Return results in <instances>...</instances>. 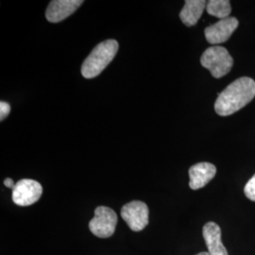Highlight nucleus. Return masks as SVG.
<instances>
[{
  "label": "nucleus",
  "instance_id": "1",
  "mask_svg": "<svg viewBox=\"0 0 255 255\" xmlns=\"http://www.w3.org/2000/svg\"><path fill=\"white\" fill-rule=\"evenodd\" d=\"M255 97V80L242 77L228 85L219 94L215 103L216 113L228 117L245 107Z\"/></svg>",
  "mask_w": 255,
  "mask_h": 255
},
{
  "label": "nucleus",
  "instance_id": "2",
  "mask_svg": "<svg viewBox=\"0 0 255 255\" xmlns=\"http://www.w3.org/2000/svg\"><path fill=\"white\" fill-rule=\"evenodd\" d=\"M116 40H106L96 46L82 65V75L85 79H93L108 66L119 51Z\"/></svg>",
  "mask_w": 255,
  "mask_h": 255
},
{
  "label": "nucleus",
  "instance_id": "3",
  "mask_svg": "<svg viewBox=\"0 0 255 255\" xmlns=\"http://www.w3.org/2000/svg\"><path fill=\"white\" fill-rule=\"evenodd\" d=\"M201 64L214 78L220 79L231 71L234 60L225 47L214 46L208 47L201 55Z\"/></svg>",
  "mask_w": 255,
  "mask_h": 255
},
{
  "label": "nucleus",
  "instance_id": "4",
  "mask_svg": "<svg viewBox=\"0 0 255 255\" xmlns=\"http://www.w3.org/2000/svg\"><path fill=\"white\" fill-rule=\"evenodd\" d=\"M118 225V216L112 208L99 206L95 210V217L89 222L92 234L100 238L112 237Z\"/></svg>",
  "mask_w": 255,
  "mask_h": 255
},
{
  "label": "nucleus",
  "instance_id": "5",
  "mask_svg": "<svg viewBox=\"0 0 255 255\" xmlns=\"http://www.w3.org/2000/svg\"><path fill=\"white\" fill-rule=\"evenodd\" d=\"M148 207L145 202L133 201L125 204L121 209V217L133 232H140L148 224Z\"/></svg>",
  "mask_w": 255,
  "mask_h": 255
},
{
  "label": "nucleus",
  "instance_id": "6",
  "mask_svg": "<svg viewBox=\"0 0 255 255\" xmlns=\"http://www.w3.org/2000/svg\"><path fill=\"white\" fill-rule=\"evenodd\" d=\"M43 194V187L39 182L23 179L15 183L12 189V201L19 206H29L39 201Z\"/></svg>",
  "mask_w": 255,
  "mask_h": 255
},
{
  "label": "nucleus",
  "instance_id": "7",
  "mask_svg": "<svg viewBox=\"0 0 255 255\" xmlns=\"http://www.w3.org/2000/svg\"><path fill=\"white\" fill-rule=\"evenodd\" d=\"M238 20L236 17L221 19L216 24L206 27L204 30L207 42L212 45H219L228 41L230 37L238 27Z\"/></svg>",
  "mask_w": 255,
  "mask_h": 255
},
{
  "label": "nucleus",
  "instance_id": "8",
  "mask_svg": "<svg viewBox=\"0 0 255 255\" xmlns=\"http://www.w3.org/2000/svg\"><path fill=\"white\" fill-rule=\"evenodd\" d=\"M82 3V0H53L46 9V19L51 23H59L73 14Z\"/></svg>",
  "mask_w": 255,
  "mask_h": 255
},
{
  "label": "nucleus",
  "instance_id": "9",
  "mask_svg": "<svg viewBox=\"0 0 255 255\" xmlns=\"http://www.w3.org/2000/svg\"><path fill=\"white\" fill-rule=\"evenodd\" d=\"M217 174V167L210 163H199L192 165L189 169V186L193 190L204 187Z\"/></svg>",
  "mask_w": 255,
  "mask_h": 255
},
{
  "label": "nucleus",
  "instance_id": "10",
  "mask_svg": "<svg viewBox=\"0 0 255 255\" xmlns=\"http://www.w3.org/2000/svg\"><path fill=\"white\" fill-rule=\"evenodd\" d=\"M202 235L210 255H229L226 248L222 244L221 230L217 223H206L202 229Z\"/></svg>",
  "mask_w": 255,
  "mask_h": 255
},
{
  "label": "nucleus",
  "instance_id": "11",
  "mask_svg": "<svg viewBox=\"0 0 255 255\" xmlns=\"http://www.w3.org/2000/svg\"><path fill=\"white\" fill-rule=\"evenodd\" d=\"M207 2L204 0H186L180 12V18L187 27L195 26L206 9Z\"/></svg>",
  "mask_w": 255,
  "mask_h": 255
},
{
  "label": "nucleus",
  "instance_id": "12",
  "mask_svg": "<svg viewBox=\"0 0 255 255\" xmlns=\"http://www.w3.org/2000/svg\"><path fill=\"white\" fill-rule=\"evenodd\" d=\"M206 10L208 14L220 19L230 17L232 7L229 0H210L207 2Z\"/></svg>",
  "mask_w": 255,
  "mask_h": 255
},
{
  "label": "nucleus",
  "instance_id": "13",
  "mask_svg": "<svg viewBox=\"0 0 255 255\" xmlns=\"http://www.w3.org/2000/svg\"><path fill=\"white\" fill-rule=\"evenodd\" d=\"M244 193L249 200L255 201V174L253 176V178L247 182L244 188Z\"/></svg>",
  "mask_w": 255,
  "mask_h": 255
},
{
  "label": "nucleus",
  "instance_id": "14",
  "mask_svg": "<svg viewBox=\"0 0 255 255\" xmlns=\"http://www.w3.org/2000/svg\"><path fill=\"white\" fill-rule=\"evenodd\" d=\"M10 113V106L7 102L1 101L0 102V120L3 121L6 119Z\"/></svg>",
  "mask_w": 255,
  "mask_h": 255
},
{
  "label": "nucleus",
  "instance_id": "15",
  "mask_svg": "<svg viewBox=\"0 0 255 255\" xmlns=\"http://www.w3.org/2000/svg\"><path fill=\"white\" fill-rule=\"evenodd\" d=\"M4 184H5L7 187L11 188V189H13V188H14V186H15V184H14L13 181H12L11 179H9V178H7V179L4 181Z\"/></svg>",
  "mask_w": 255,
  "mask_h": 255
},
{
  "label": "nucleus",
  "instance_id": "16",
  "mask_svg": "<svg viewBox=\"0 0 255 255\" xmlns=\"http://www.w3.org/2000/svg\"><path fill=\"white\" fill-rule=\"evenodd\" d=\"M210 255L209 253H206V252H202V253H200V254H198V255Z\"/></svg>",
  "mask_w": 255,
  "mask_h": 255
}]
</instances>
